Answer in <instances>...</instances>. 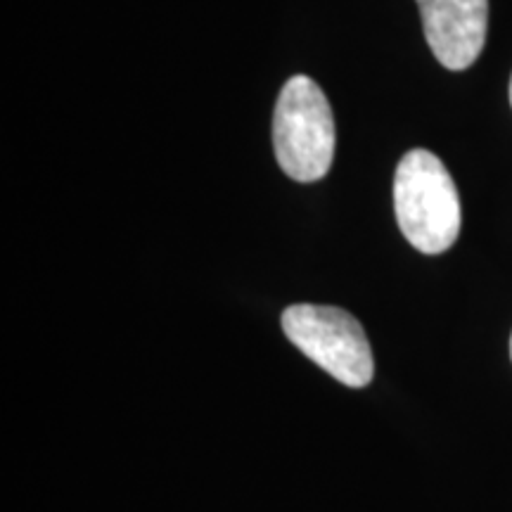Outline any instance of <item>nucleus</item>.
Masks as SVG:
<instances>
[{
  "mask_svg": "<svg viewBox=\"0 0 512 512\" xmlns=\"http://www.w3.org/2000/svg\"><path fill=\"white\" fill-rule=\"evenodd\" d=\"M394 214L403 238L422 254L456 245L463 223L460 195L444 162L430 150H411L394 174Z\"/></svg>",
  "mask_w": 512,
  "mask_h": 512,
  "instance_id": "f257e3e1",
  "label": "nucleus"
},
{
  "mask_svg": "<svg viewBox=\"0 0 512 512\" xmlns=\"http://www.w3.org/2000/svg\"><path fill=\"white\" fill-rule=\"evenodd\" d=\"M510 358H512V335H510Z\"/></svg>",
  "mask_w": 512,
  "mask_h": 512,
  "instance_id": "423d86ee",
  "label": "nucleus"
},
{
  "mask_svg": "<svg viewBox=\"0 0 512 512\" xmlns=\"http://www.w3.org/2000/svg\"><path fill=\"white\" fill-rule=\"evenodd\" d=\"M422 31L439 64L463 72L482 55L489 31V0H415Z\"/></svg>",
  "mask_w": 512,
  "mask_h": 512,
  "instance_id": "20e7f679",
  "label": "nucleus"
},
{
  "mask_svg": "<svg viewBox=\"0 0 512 512\" xmlns=\"http://www.w3.org/2000/svg\"><path fill=\"white\" fill-rule=\"evenodd\" d=\"M280 323L294 347L337 382L361 389L373 380V349L351 313L337 306L294 304L283 311Z\"/></svg>",
  "mask_w": 512,
  "mask_h": 512,
  "instance_id": "7ed1b4c3",
  "label": "nucleus"
},
{
  "mask_svg": "<svg viewBox=\"0 0 512 512\" xmlns=\"http://www.w3.org/2000/svg\"><path fill=\"white\" fill-rule=\"evenodd\" d=\"M335 117L323 88L309 76L285 83L273 112L275 159L299 183L320 181L335 159Z\"/></svg>",
  "mask_w": 512,
  "mask_h": 512,
  "instance_id": "f03ea898",
  "label": "nucleus"
},
{
  "mask_svg": "<svg viewBox=\"0 0 512 512\" xmlns=\"http://www.w3.org/2000/svg\"><path fill=\"white\" fill-rule=\"evenodd\" d=\"M508 93H510V105H512V76H510V91Z\"/></svg>",
  "mask_w": 512,
  "mask_h": 512,
  "instance_id": "39448f33",
  "label": "nucleus"
}]
</instances>
